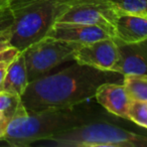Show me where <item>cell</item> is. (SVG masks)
<instances>
[{
    "label": "cell",
    "instance_id": "obj_1",
    "mask_svg": "<svg viewBox=\"0 0 147 147\" xmlns=\"http://www.w3.org/2000/svg\"><path fill=\"white\" fill-rule=\"evenodd\" d=\"M110 82L122 83L123 75L75 61L57 73L47 74L28 83L20 97L21 103L31 112L73 108L93 99L101 85Z\"/></svg>",
    "mask_w": 147,
    "mask_h": 147
},
{
    "label": "cell",
    "instance_id": "obj_2",
    "mask_svg": "<svg viewBox=\"0 0 147 147\" xmlns=\"http://www.w3.org/2000/svg\"><path fill=\"white\" fill-rule=\"evenodd\" d=\"M96 119L100 117L77 106L31 112L20 103L7 125L2 140L10 146L27 147L36 141L51 139L71 127Z\"/></svg>",
    "mask_w": 147,
    "mask_h": 147
},
{
    "label": "cell",
    "instance_id": "obj_3",
    "mask_svg": "<svg viewBox=\"0 0 147 147\" xmlns=\"http://www.w3.org/2000/svg\"><path fill=\"white\" fill-rule=\"evenodd\" d=\"M47 146L55 147H146V136L102 121H89L71 127L51 139Z\"/></svg>",
    "mask_w": 147,
    "mask_h": 147
},
{
    "label": "cell",
    "instance_id": "obj_4",
    "mask_svg": "<svg viewBox=\"0 0 147 147\" xmlns=\"http://www.w3.org/2000/svg\"><path fill=\"white\" fill-rule=\"evenodd\" d=\"M71 5V0H36L11 9L13 13L9 43L23 51L49 33L57 17Z\"/></svg>",
    "mask_w": 147,
    "mask_h": 147
},
{
    "label": "cell",
    "instance_id": "obj_5",
    "mask_svg": "<svg viewBox=\"0 0 147 147\" xmlns=\"http://www.w3.org/2000/svg\"><path fill=\"white\" fill-rule=\"evenodd\" d=\"M78 43L45 36L22 51L28 83L45 76L63 63L74 61Z\"/></svg>",
    "mask_w": 147,
    "mask_h": 147
},
{
    "label": "cell",
    "instance_id": "obj_6",
    "mask_svg": "<svg viewBox=\"0 0 147 147\" xmlns=\"http://www.w3.org/2000/svg\"><path fill=\"white\" fill-rule=\"evenodd\" d=\"M74 61L102 71H114L118 61V47L114 37L79 45L74 53Z\"/></svg>",
    "mask_w": 147,
    "mask_h": 147
},
{
    "label": "cell",
    "instance_id": "obj_7",
    "mask_svg": "<svg viewBox=\"0 0 147 147\" xmlns=\"http://www.w3.org/2000/svg\"><path fill=\"white\" fill-rule=\"evenodd\" d=\"M118 47V61L114 71L121 75H146V40L126 43L114 38Z\"/></svg>",
    "mask_w": 147,
    "mask_h": 147
},
{
    "label": "cell",
    "instance_id": "obj_8",
    "mask_svg": "<svg viewBox=\"0 0 147 147\" xmlns=\"http://www.w3.org/2000/svg\"><path fill=\"white\" fill-rule=\"evenodd\" d=\"M47 36L78 45L90 43L110 36L106 30L96 25L71 22H55Z\"/></svg>",
    "mask_w": 147,
    "mask_h": 147
},
{
    "label": "cell",
    "instance_id": "obj_9",
    "mask_svg": "<svg viewBox=\"0 0 147 147\" xmlns=\"http://www.w3.org/2000/svg\"><path fill=\"white\" fill-rule=\"evenodd\" d=\"M96 101L109 113L127 120L130 98L122 83H105L101 85L95 94Z\"/></svg>",
    "mask_w": 147,
    "mask_h": 147
},
{
    "label": "cell",
    "instance_id": "obj_10",
    "mask_svg": "<svg viewBox=\"0 0 147 147\" xmlns=\"http://www.w3.org/2000/svg\"><path fill=\"white\" fill-rule=\"evenodd\" d=\"M113 37L126 43L146 40L147 17L132 14H118L115 20Z\"/></svg>",
    "mask_w": 147,
    "mask_h": 147
},
{
    "label": "cell",
    "instance_id": "obj_11",
    "mask_svg": "<svg viewBox=\"0 0 147 147\" xmlns=\"http://www.w3.org/2000/svg\"><path fill=\"white\" fill-rule=\"evenodd\" d=\"M27 85H28V79H27L24 55L22 51H20L7 65L2 91L21 97Z\"/></svg>",
    "mask_w": 147,
    "mask_h": 147
},
{
    "label": "cell",
    "instance_id": "obj_12",
    "mask_svg": "<svg viewBox=\"0 0 147 147\" xmlns=\"http://www.w3.org/2000/svg\"><path fill=\"white\" fill-rule=\"evenodd\" d=\"M122 84L130 100L147 101V75H124Z\"/></svg>",
    "mask_w": 147,
    "mask_h": 147
},
{
    "label": "cell",
    "instance_id": "obj_13",
    "mask_svg": "<svg viewBox=\"0 0 147 147\" xmlns=\"http://www.w3.org/2000/svg\"><path fill=\"white\" fill-rule=\"evenodd\" d=\"M118 14H132L147 17V0H109Z\"/></svg>",
    "mask_w": 147,
    "mask_h": 147
},
{
    "label": "cell",
    "instance_id": "obj_14",
    "mask_svg": "<svg viewBox=\"0 0 147 147\" xmlns=\"http://www.w3.org/2000/svg\"><path fill=\"white\" fill-rule=\"evenodd\" d=\"M127 120L134 122L142 128L147 127V101L130 100L127 110Z\"/></svg>",
    "mask_w": 147,
    "mask_h": 147
},
{
    "label": "cell",
    "instance_id": "obj_15",
    "mask_svg": "<svg viewBox=\"0 0 147 147\" xmlns=\"http://www.w3.org/2000/svg\"><path fill=\"white\" fill-rule=\"evenodd\" d=\"M21 103L20 96L11 94L4 91H0V112H3L11 119L16 109Z\"/></svg>",
    "mask_w": 147,
    "mask_h": 147
},
{
    "label": "cell",
    "instance_id": "obj_16",
    "mask_svg": "<svg viewBox=\"0 0 147 147\" xmlns=\"http://www.w3.org/2000/svg\"><path fill=\"white\" fill-rule=\"evenodd\" d=\"M13 20L14 17L10 6L0 8V35L10 30Z\"/></svg>",
    "mask_w": 147,
    "mask_h": 147
},
{
    "label": "cell",
    "instance_id": "obj_17",
    "mask_svg": "<svg viewBox=\"0 0 147 147\" xmlns=\"http://www.w3.org/2000/svg\"><path fill=\"white\" fill-rule=\"evenodd\" d=\"M20 51H18L16 49L10 47L4 51H0V65H8L15 57H16Z\"/></svg>",
    "mask_w": 147,
    "mask_h": 147
},
{
    "label": "cell",
    "instance_id": "obj_18",
    "mask_svg": "<svg viewBox=\"0 0 147 147\" xmlns=\"http://www.w3.org/2000/svg\"><path fill=\"white\" fill-rule=\"evenodd\" d=\"M9 121H10L9 117H7L3 112H0V140H2V137L4 135Z\"/></svg>",
    "mask_w": 147,
    "mask_h": 147
},
{
    "label": "cell",
    "instance_id": "obj_19",
    "mask_svg": "<svg viewBox=\"0 0 147 147\" xmlns=\"http://www.w3.org/2000/svg\"><path fill=\"white\" fill-rule=\"evenodd\" d=\"M10 30H11V28H10ZM10 30L0 35V51H4V49H6L11 47L10 43H9V41H8L9 35H10Z\"/></svg>",
    "mask_w": 147,
    "mask_h": 147
},
{
    "label": "cell",
    "instance_id": "obj_20",
    "mask_svg": "<svg viewBox=\"0 0 147 147\" xmlns=\"http://www.w3.org/2000/svg\"><path fill=\"white\" fill-rule=\"evenodd\" d=\"M33 1H36V0H10L9 6H10L11 9H15L23 6V5L27 4V3L33 2Z\"/></svg>",
    "mask_w": 147,
    "mask_h": 147
},
{
    "label": "cell",
    "instance_id": "obj_21",
    "mask_svg": "<svg viewBox=\"0 0 147 147\" xmlns=\"http://www.w3.org/2000/svg\"><path fill=\"white\" fill-rule=\"evenodd\" d=\"M6 67H7V65H0V91H2V89H3V83H4V79H5Z\"/></svg>",
    "mask_w": 147,
    "mask_h": 147
},
{
    "label": "cell",
    "instance_id": "obj_22",
    "mask_svg": "<svg viewBox=\"0 0 147 147\" xmlns=\"http://www.w3.org/2000/svg\"><path fill=\"white\" fill-rule=\"evenodd\" d=\"M9 3H10V0H0V8L9 6Z\"/></svg>",
    "mask_w": 147,
    "mask_h": 147
}]
</instances>
